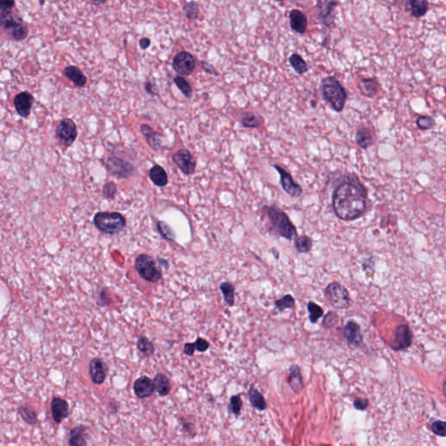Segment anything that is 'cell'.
Wrapping results in <instances>:
<instances>
[{"label":"cell","mask_w":446,"mask_h":446,"mask_svg":"<svg viewBox=\"0 0 446 446\" xmlns=\"http://www.w3.org/2000/svg\"><path fill=\"white\" fill-rule=\"evenodd\" d=\"M337 1L320 0L317 3L318 17L322 23L329 28L334 25V10L337 6Z\"/></svg>","instance_id":"4fadbf2b"},{"label":"cell","mask_w":446,"mask_h":446,"mask_svg":"<svg viewBox=\"0 0 446 446\" xmlns=\"http://www.w3.org/2000/svg\"><path fill=\"white\" fill-rule=\"evenodd\" d=\"M324 297L328 303L335 310H348L352 303L348 289L337 281H333L326 286Z\"/></svg>","instance_id":"277c9868"},{"label":"cell","mask_w":446,"mask_h":446,"mask_svg":"<svg viewBox=\"0 0 446 446\" xmlns=\"http://www.w3.org/2000/svg\"><path fill=\"white\" fill-rule=\"evenodd\" d=\"M263 213L270 222V231L288 241L297 237V229L288 215L275 206H265Z\"/></svg>","instance_id":"7a4b0ae2"},{"label":"cell","mask_w":446,"mask_h":446,"mask_svg":"<svg viewBox=\"0 0 446 446\" xmlns=\"http://www.w3.org/2000/svg\"><path fill=\"white\" fill-rule=\"evenodd\" d=\"M367 189L356 174L344 175L332 194L334 215L345 222L358 219L367 209Z\"/></svg>","instance_id":"6da1fadb"},{"label":"cell","mask_w":446,"mask_h":446,"mask_svg":"<svg viewBox=\"0 0 446 446\" xmlns=\"http://www.w3.org/2000/svg\"><path fill=\"white\" fill-rule=\"evenodd\" d=\"M173 68L180 76L190 75L195 68V59L187 52H180L174 57Z\"/></svg>","instance_id":"7c38bea8"},{"label":"cell","mask_w":446,"mask_h":446,"mask_svg":"<svg viewBox=\"0 0 446 446\" xmlns=\"http://www.w3.org/2000/svg\"><path fill=\"white\" fill-rule=\"evenodd\" d=\"M339 317L337 314L334 311H329L325 316H324L323 322L321 326L324 328L325 330H331L332 328H334L337 323H338Z\"/></svg>","instance_id":"60d3db41"},{"label":"cell","mask_w":446,"mask_h":446,"mask_svg":"<svg viewBox=\"0 0 446 446\" xmlns=\"http://www.w3.org/2000/svg\"><path fill=\"white\" fill-rule=\"evenodd\" d=\"M137 347H138V349H140L141 352L144 354L145 356H150L155 352L154 344L144 336H141L138 339Z\"/></svg>","instance_id":"ab89813d"},{"label":"cell","mask_w":446,"mask_h":446,"mask_svg":"<svg viewBox=\"0 0 446 446\" xmlns=\"http://www.w3.org/2000/svg\"><path fill=\"white\" fill-rule=\"evenodd\" d=\"M241 407H242V400L240 396H233L230 398L229 403V410L232 413L238 416L241 413Z\"/></svg>","instance_id":"7bdbcfd3"},{"label":"cell","mask_w":446,"mask_h":446,"mask_svg":"<svg viewBox=\"0 0 446 446\" xmlns=\"http://www.w3.org/2000/svg\"><path fill=\"white\" fill-rule=\"evenodd\" d=\"M368 405H369V401L367 399H365V398H357L354 402V406H355L356 410H366Z\"/></svg>","instance_id":"681fc988"},{"label":"cell","mask_w":446,"mask_h":446,"mask_svg":"<svg viewBox=\"0 0 446 446\" xmlns=\"http://www.w3.org/2000/svg\"><path fill=\"white\" fill-rule=\"evenodd\" d=\"M92 4H104V2H103V1H102V2H99V1H98V2H92Z\"/></svg>","instance_id":"11a10c76"},{"label":"cell","mask_w":446,"mask_h":446,"mask_svg":"<svg viewBox=\"0 0 446 446\" xmlns=\"http://www.w3.org/2000/svg\"><path fill=\"white\" fill-rule=\"evenodd\" d=\"M145 88H146V91L148 92V94H156L158 93V89H157L156 85L153 84V83H145Z\"/></svg>","instance_id":"f5cc1de1"},{"label":"cell","mask_w":446,"mask_h":446,"mask_svg":"<svg viewBox=\"0 0 446 446\" xmlns=\"http://www.w3.org/2000/svg\"><path fill=\"white\" fill-rule=\"evenodd\" d=\"M288 17H289V25L294 32L299 34H303L305 33L308 26V18L302 11L298 9H293L289 11Z\"/></svg>","instance_id":"d6986e66"},{"label":"cell","mask_w":446,"mask_h":446,"mask_svg":"<svg viewBox=\"0 0 446 446\" xmlns=\"http://www.w3.org/2000/svg\"><path fill=\"white\" fill-rule=\"evenodd\" d=\"M173 82L176 85V87L180 89V92L184 94L185 97L190 99L193 95V88L190 84L182 76H176L173 79Z\"/></svg>","instance_id":"74e56055"},{"label":"cell","mask_w":446,"mask_h":446,"mask_svg":"<svg viewBox=\"0 0 446 446\" xmlns=\"http://www.w3.org/2000/svg\"><path fill=\"white\" fill-rule=\"evenodd\" d=\"M102 192H103V196L105 198H113L117 193V187H116L115 183L109 181L108 183L105 184Z\"/></svg>","instance_id":"ee69618b"},{"label":"cell","mask_w":446,"mask_h":446,"mask_svg":"<svg viewBox=\"0 0 446 446\" xmlns=\"http://www.w3.org/2000/svg\"><path fill=\"white\" fill-rule=\"evenodd\" d=\"M64 74L72 81L76 87H83L87 82V76L75 65H68L64 69Z\"/></svg>","instance_id":"cb8c5ba5"},{"label":"cell","mask_w":446,"mask_h":446,"mask_svg":"<svg viewBox=\"0 0 446 446\" xmlns=\"http://www.w3.org/2000/svg\"><path fill=\"white\" fill-rule=\"evenodd\" d=\"M0 19H1V25H2L3 29L10 33V35L14 32L15 30L18 29L19 26L24 25L22 18L18 17V15L13 13L12 11L1 12Z\"/></svg>","instance_id":"ffe728a7"},{"label":"cell","mask_w":446,"mask_h":446,"mask_svg":"<svg viewBox=\"0 0 446 446\" xmlns=\"http://www.w3.org/2000/svg\"><path fill=\"white\" fill-rule=\"evenodd\" d=\"M220 290L223 295L224 301L229 307H233L235 302V287L229 281H223L220 285Z\"/></svg>","instance_id":"4dcf8cb0"},{"label":"cell","mask_w":446,"mask_h":446,"mask_svg":"<svg viewBox=\"0 0 446 446\" xmlns=\"http://www.w3.org/2000/svg\"><path fill=\"white\" fill-rule=\"evenodd\" d=\"M289 64L299 75H302L309 71V65L298 54H293L288 58Z\"/></svg>","instance_id":"1f68e13d"},{"label":"cell","mask_w":446,"mask_h":446,"mask_svg":"<svg viewBox=\"0 0 446 446\" xmlns=\"http://www.w3.org/2000/svg\"><path fill=\"white\" fill-rule=\"evenodd\" d=\"M249 400L250 403L252 404L254 408H256V410H265L267 409L266 401L264 399L263 395L255 388L250 389L249 390Z\"/></svg>","instance_id":"836d02e7"},{"label":"cell","mask_w":446,"mask_h":446,"mask_svg":"<svg viewBox=\"0 0 446 446\" xmlns=\"http://www.w3.org/2000/svg\"><path fill=\"white\" fill-rule=\"evenodd\" d=\"M295 305V298L290 294H287L281 299L275 301V307L278 310V312H282L287 309H293Z\"/></svg>","instance_id":"8d00e7d4"},{"label":"cell","mask_w":446,"mask_h":446,"mask_svg":"<svg viewBox=\"0 0 446 446\" xmlns=\"http://www.w3.org/2000/svg\"><path fill=\"white\" fill-rule=\"evenodd\" d=\"M34 98L28 92H21L15 96L13 100L16 112L23 118H28L31 113Z\"/></svg>","instance_id":"9a60e30c"},{"label":"cell","mask_w":446,"mask_h":446,"mask_svg":"<svg viewBox=\"0 0 446 446\" xmlns=\"http://www.w3.org/2000/svg\"><path fill=\"white\" fill-rule=\"evenodd\" d=\"M133 390L139 398L144 399L151 396L155 392V384L151 378L147 376H142L134 382Z\"/></svg>","instance_id":"e0dca14e"},{"label":"cell","mask_w":446,"mask_h":446,"mask_svg":"<svg viewBox=\"0 0 446 446\" xmlns=\"http://www.w3.org/2000/svg\"><path fill=\"white\" fill-rule=\"evenodd\" d=\"M173 163L181 170L186 175H190L194 173L196 167V161L194 155L187 149H180L172 155Z\"/></svg>","instance_id":"8fae6325"},{"label":"cell","mask_w":446,"mask_h":446,"mask_svg":"<svg viewBox=\"0 0 446 446\" xmlns=\"http://www.w3.org/2000/svg\"><path fill=\"white\" fill-rule=\"evenodd\" d=\"M18 412L26 424L31 425H36L38 422L37 413L31 407L28 405H21L18 408Z\"/></svg>","instance_id":"d590c367"},{"label":"cell","mask_w":446,"mask_h":446,"mask_svg":"<svg viewBox=\"0 0 446 446\" xmlns=\"http://www.w3.org/2000/svg\"><path fill=\"white\" fill-rule=\"evenodd\" d=\"M432 430L436 435L446 437V422H434L432 425Z\"/></svg>","instance_id":"f6af8a7d"},{"label":"cell","mask_w":446,"mask_h":446,"mask_svg":"<svg viewBox=\"0 0 446 446\" xmlns=\"http://www.w3.org/2000/svg\"><path fill=\"white\" fill-rule=\"evenodd\" d=\"M107 168L112 175L123 179L132 176L134 172V167L132 163L116 156H112L108 159Z\"/></svg>","instance_id":"30bf717a"},{"label":"cell","mask_w":446,"mask_h":446,"mask_svg":"<svg viewBox=\"0 0 446 446\" xmlns=\"http://www.w3.org/2000/svg\"><path fill=\"white\" fill-rule=\"evenodd\" d=\"M140 129L152 149H154L155 151H159L162 149L163 144H162V135L160 133L154 131L151 126H148L147 124H142Z\"/></svg>","instance_id":"7402d4cb"},{"label":"cell","mask_w":446,"mask_h":446,"mask_svg":"<svg viewBox=\"0 0 446 446\" xmlns=\"http://www.w3.org/2000/svg\"><path fill=\"white\" fill-rule=\"evenodd\" d=\"M88 439V430L84 425L72 428L69 433L68 444L70 446H86Z\"/></svg>","instance_id":"44dd1931"},{"label":"cell","mask_w":446,"mask_h":446,"mask_svg":"<svg viewBox=\"0 0 446 446\" xmlns=\"http://www.w3.org/2000/svg\"><path fill=\"white\" fill-rule=\"evenodd\" d=\"M159 228H162V229H164V231H160L161 233H162V235L166 238V239H169V240H173V234L172 230L170 229L168 226H167L165 223H159L158 224Z\"/></svg>","instance_id":"7dc6e473"},{"label":"cell","mask_w":446,"mask_h":446,"mask_svg":"<svg viewBox=\"0 0 446 446\" xmlns=\"http://www.w3.org/2000/svg\"><path fill=\"white\" fill-rule=\"evenodd\" d=\"M274 168L280 174V184L285 193L292 198H297L302 194V187L300 184L295 182L291 174L280 166L274 165Z\"/></svg>","instance_id":"ba28073f"},{"label":"cell","mask_w":446,"mask_h":446,"mask_svg":"<svg viewBox=\"0 0 446 446\" xmlns=\"http://www.w3.org/2000/svg\"><path fill=\"white\" fill-rule=\"evenodd\" d=\"M78 136V129L72 119L69 118L62 119L56 129V137L59 143L65 147H70Z\"/></svg>","instance_id":"52a82bcc"},{"label":"cell","mask_w":446,"mask_h":446,"mask_svg":"<svg viewBox=\"0 0 446 446\" xmlns=\"http://www.w3.org/2000/svg\"><path fill=\"white\" fill-rule=\"evenodd\" d=\"M149 178L157 187H163L167 185L168 176L165 169L161 166L155 165L149 171Z\"/></svg>","instance_id":"83f0119b"},{"label":"cell","mask_w":446,"mask_h":446,"mask_svg":"<svg viewBox=\"0 0 446 446\" xmlns=\"http://www.w3.org/2000/svg\"><path fill=\"white\" fill-rule=\"evenodd\" d=\"M183 350L184 353H185L187 356H193L194 354V351L196 350L194 342H187V343L184 345Z\"/></svg>","instance_id":"816d5d0a"},{"label":"cell","mask_w":446,"mask_h":446,"mask_svg":"<svg viewBox=\"0 0 446 446\" xmlns=\"http://www.w3.org/2000/svg\"><path fill=\"white\" fill-rule=\"evenodd\" d=\"M94 225L106 234H116L126 227V219L117 212H100L94 216Z\"/></svg>","instance_id":"5b68a950"},{"label":"cell","mask_w":446,"mask_h":446,"mask_svg":"<svg viewBox=\"0 0 446 446\" xmlns=\"http://www.w3.org/2000/svg\"><path fill=\"white\" fill-rule=\"evenodd\" d=\"M429 3L425 0H410L406 2V10L415 18L424 17L428 11Z\"/></svg>","instance_id":"4316f807"},{"label":"cell","mask_w":446,"mask_h":446,"mask_svg":"<svg viewBox=\"0 0 446 446\" xmlns=\"http://www.w3.org/2000/svg\"><path fill=\"white\" fill-rule=\"evenodd\" d=\"M150 45H151V40H149L148 38H142L140 40V47L142 50L148 49V47H150Z\"/></svg>","instance_id":"db71d44e"},{"label":"cell","mask_w":446,"mask_h":446,"mask_svg":"<svg viewBox=\"0 0 446 446\" xmlns=\"http://www.w3.org/2000/svg\"><path fill=\"white\" fill-rule=\"evenodd\" d=\"M201 66H202V68L207 73H209V74L215 76L219 75V72L216 71V67H215L214 65H211V64H209V62H201Z\"/></svg>","instance_id":"c3c4849f"},{"label":"cell","mask_w":446,"mask_h":446,"mask_svg":"<svg viewBox=\"0 0 446 446\" xmlns=\"http://www.w3.org/2000/svg\"><path fill=\"white\" fill-rule=\"evenodd\" d=\"M183 11L188 19L196 20L199 18V14H200L198 3L194 2V1L187 2L183 5Z\"/></svg>","instance_id":"f35d334b"},{"label":"cell","mask_w":446,"mask_h":446,"mask_svg":"<svg viewBox=\"0 0 446 446\" xmlns=\"http://www.w3.org/2000/svg\"><path fill=\"white\" fill-rule=\"evenodd\" d=\"M307 309L309 311V319L311 324H317L321 317H324V312L323 308L313 301L308 302Z\"/></svg>","instance_id":"e575fe53"},{"label":"cell","mask_w":446,"mask_h":446,"mask_svg":"<svg viewBox=\"0 0 446 446\" xmlns=\"http://www.w3.org/2000/svg\"><path fill=\"white\" fill-rule=\"evenodd\" d=\"M194 344H195L196 350H198L199 352H205L209 349V346H210L209 342L202 337H198L196 339Z\"/></svg>","instance_id":"bcb514c9"},{"label":"cell","mask_w":446,"mask_h":446,"mask_svg":"<svg viewBox=\"0 0 446 446\" xmlns=\"http://www.w3.org/2000/svg\"><path fill=\"white\" fill-rule=\"evenodd\" d=\"M241 123L246 128H258L263 124V119L251 112H246L241 116Z\"/></svg>","instance_id":"f546056e"},{"label":"cell","mask_w":446,"mask_h":446,"mask_svg":"<svg viewBox=\"0 0 446 446\" xmlns=\"http://www.w3.org/2000/svg\"><path fill=\"white\" fill-rule=\"evenodd\" d=\"M444 393H445V395L446 396V382L445 383V385H444Z\"/></svg>","instance_id":"9f6ffc18"},{"label":"cell","mask_w":446,"mask_h":446,"mask_svg":"<svg viewBox=\"0 0 446 446\" xmlns=\"http://www.w3.org/2000/svg\"><path fill=\"white\" fill-rule=\"evenodd\" d=\"M15 6L14 1H2L0 3V10L1 12H5V11H11Z\"/></svg>","instance_id":"f907efd6"},{"label":"cell","mask_w":446,"mask_h":446,"mask_svg":"<svg viewBox=\"0 0 446 446\" xmlns=\"http://www.w3.org/2000/svg\"><path fill=\"white\" fill-rule=\"evenodd\" d=\"M434 118L431 116H420L417 119V126L421 130H429L435 126Z\"/></svg>","instance_id":"b9f144b4"},{"label":"cell","mask_w":446,"mask_h":446,"mask_svg":"<svg viewBox=\"0 0 446 446\" xmlns=\"http://www.w3.org/2000/svg\"><path fill=\"white\" fill-rule=\"evenodd\" d=\"M135 269L141 278L150 282H156L162 278V273L155 264V260L148 255H140L135 261Z\"/></svg>","instance_id":"8992f818"},{"label":"cell","mask_w":446,"mask_h":446,"mask_svg":"<svg viewBox=\"0 0 446 446\" xmlns=\"http://www.w3.org/2000/svg\"><path fill=\"white\" fill-rule=\"evenodd\" d=\"M374 136L370 128L366 126H360L356 130V144L359 146L362 149H367L371 145L374 143Z\"/></svg>","instance_id":"d4e9b609"},{"label":"cell","mask_w":446,"mask_h":446,"mask_svg":"<svg viewBox=\"0 0 446 446\" xmlns=\"http://www.w3.org/2000/svg\"><path fill=\"white\" fill-rule=\"evenodd\" d=\"M394 339L390 343V348L393 350L399 351L409 348L413 340L412 332L408 324H399L395 330Z\"/></svg>","instance_id":"9c48e42d"},{"label":"cell","mask_w":446,"mask_h":446,"mask_svg":"<svg viewBox=\"0 0 446 446\" xmlns=\"http://www.w3.org/2000/svg\"><path fill=\"white\" fill-rule=\"evenodd\" d=\"M154 384H155V390L158 392L159 395L161 396H167L171 390V384H170L169 379L166 375L162 373L155 376L154 379Z\"/></svg>","instance_id":"f1b7e54d"},{"label":"cell","mask_w":446,"mask_h":446,"mask_svg":"<svg viewBox=\"0 0 446 446\" xmlns=\"http://www.w3.org/2000/svg\"><path fill=\"white\" fill-rule=\"evenodd\" d=\"M342 334L349 347H359L360 345H362L364 341L363 334L361 332V327L355 321L350 320L347 322V324L343 327Z\"/></svg>","instance_id":"5bb4252c"},{"label":"cell","mask_w":446,"mask_h":446,"mask_svg":"<svg viewBox=\"0 0 446 446\" xmlns=\"http://www.w3.org/2000/svg\"><path fill=\"white\" fill-rule=\"evenodd\" d=\"M288 385L295 393H299L303 388V379H302L301 370L298 365L293 364L289 368V376H288Z\"/></svg>","instance_id":"484cf974"},{"label":"cell","mask_w":446,"mask_h":446,"mask_svg":"<svg viewBox=\"0 0 446 446\" xmlns=\"http://www.w3.org/2000/svg\"><path fill=\"white\" fill-rule=\"evenodd\" d=\"M321 90L324 101L334 112H341L344 109L347 101V92L334 76H328L322 79Z\"/></svg>","instance_id":"3957f363"},{"label":"cell","mask_w":446,"mask_h":446,"mask_svg":"<svg viewBox=\"0 0 446 446\" xmlns=\"http://www.w3.org/2000/svg\"><path fill=\"white\" fill-rule=\"evenodd\" d=\"M295 249L301 254H308L313 247V241L308 235H301L295 239Z\"/></svg>","instance_id":"d6a6232c"},{"label":"cell","mask_w":446,"mask_h":446,"mask_svg":"<svg viewBox=\"0 0 446 446\" xmlns=\"http://www.w3.org/2000/svg\"><path fill=\"white\" fill-rule=\"evenodd\" d=\"M51 410H52V415L54 417V422L57 424L61 423L64 419L68 417V403L65 399L58 397V396L54 397V399L52 401Z\"/></svg>","instance_id":"ac0fdd59"},{"label":"cell","mask_w":446,"mask_h":446,"mask_svg":"<svg viewBox=\"0 0 446 446\" xmlns=\"http://www.w3.org/2000/svg\"><path fill=\"white\" fill-rule=\"evenodd\" d=\"M358 88L361 94L365 97L373 98L378 94L379 84L374 78H363L360 79Z\"/></svg>","instance_id":"603a6c76"},{"label":"cell","mask_w":446,"mask_h":446,"mask_svg":"<svg viewBox=\"0 0 446 446\" xmlns=\"http://www.w3.org/2000/svg\"><path fill=\"white\" fill-rule=\"evenodd\" d=\"M108 366L101 358H94L89 364L91 380L95 385H102L108 376Z\"/></svg>","instance_id":"2e32d148"}]
</instances>
